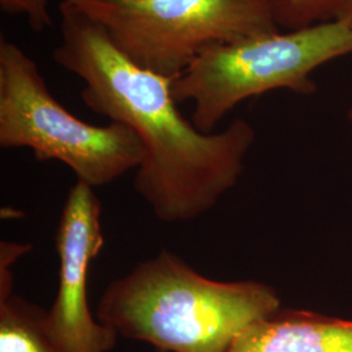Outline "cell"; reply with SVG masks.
I'll return each mask as SVG.
<instances>
[{
  "label": "cell",
  "mask_w": 352,
  "mask_h": 352,
  "mask_svg": "<svg viewBox=\"0 0 352 352\" xmlns=\"http://www.w3.org/2000/svg\"><path fill=\"white\" fill-rule=\"evenodd\" d=\"M101 215L93 187L77 180L56 230L59 282L55 300L45 314L47 331L64 352H109L118 338L89 309V270L104 243Z\"/></svg>",
  "instance_id": "8992f818"
},
{
  "label": "cell",
  "mask_w": 352,
  "mask_h": 352,
  "mask_svg": "<svg viewBox=\"0 0 352 352\" xmlns=\"http://www.w3.org/2000/svg\"><path fill=\"white\" fill-rule=\"evenodd\" d=\"M228 352H352V320L279 308L247 327Z\"/></svg>",
  "instance_id": "52a82bcc"
},
{
  "label": "cell",
  "mask_w": 352,
  "mask_h": 352,
  "mask_svg": "<svg viewBox=\"0 0 352 352\" xmlns=\"http://www.w3.org/2000/svg\"><path fill=\"white\" fill-rule=\"evenodd\" d=\"M336 19L343 20L352 25V0H344V3L340 7V12Z\"/></svg>",
  "instance_id": "7c38bea8"
},
{
  "label": "cell",
  "mask_w": 352,
  "mask_h": 352,
  "mask_svg": "<svg viewBox=\"0 0 352 352\" xmlns=\"http://www.w3.org/2000/svg\"><path fill=\"white\" fill-rule=\"evenodd\" d=\"M30 245L3 241L0 247V292L8 294L13 291L12 266L23 254L28 253Z\"/></svg>",
  "instance_id": "8fae6325"
},
{
  "label": "cell",
  "mask_w": 352,
  "mask_h": 352,
  "mask_svg": "<svg viewBox=\"0 0 352 352\" xmlns=\"http://www.w3.org/2000/svg\"><path fill=\"white\" fill-rule=\"evenodd\" d=\"M0 146L28 148L38 161H60L90 187L139 168L145 151L122 123L93 126L56 101L38 64L19 45L0 38Z\"/></svg>",
  "instance_id": "277c9868"
},
{
  "label": "cell",
  "mask_w": 352,
  "mask_h": 352,
  "mask_svg": "<svg viewBox=\"0 0 352 352\" xmlns=\"http://www.w3.org/2000/svg\"><path fill=\"white\" fill-rule=\"evenodd\" d=\"M103 28L113 46L144 69L176 77L218 43L270 34L266 0H63Z\"/></svg>",
  "instance_id": "5b68a950"
},
{
  "label": "cell",
  "mask_w": 352,
  "mask_h": 352,
  "mask_svg": "<svg viewBox=\"0 0 352 352\" xmlns=\"http://www.w3.org/2000/svg\"><path fill=\"white\" fill-rule=\"evenodd\" d=\"M1 11L10 14H23L33 32L41 33L52 26L49 0H0Z\"/></svg>",
  "instance_id": "30bf717a"
},
{
  "label": "cell",
  "mask_w": 352,
  "mask_h": 352,
  "mask_svg": "<svg viewBox=\"0 0 352 352\" xmlns=\"http://www.w3.org/2000/svg\"><path fill=\"white\" fill-rule=\"evenodd\" d=\"M347 116H349V120H350V123L352 124V106L351 109H350V111H349V115H347Z\"/></svg>",
  "instance_id": "4fadbf2b"
},
{
  "label": "cell",
  "mask_w": 352,
  "mask_h": 352,
  "mask_svg": "<svg viewBox=\"0 0 352 352\" xmlns=\"http://www.w3.org/2000/svg\"><path fill=\"white\" fill-rule=\"evenodd\" d=\"M279 29L294 30L337 17L344 0H266Z\"/></svg>",
  "instance_id": "9c48e42d"
},
{
  "label": "cell",
  "mask_w": 352,
  "mask_h": 352,
  "mask_svg": "<svg viewBox=\"0 0 352 352\" xmlns=\"http://www.w3.org/2000/svg\"><path fill=\"white\" fill-rule=\"evenodd\" d=\"M45 314L16 294L0 299V352H64L51 338Z\"/></svg>",
  "instance_id": "ba28073f"
},
{
  "label": "cell",
  "mask_w": 352,
  "mask_h": 352,
  "mask_svg": "<svg viewBox=\"0 0 352 352\" xmlns=\"http://www.w3.org/2000/svg\"><path fill=\"white\" fill-rule=\"evenodd\" d=\"M279 308L269 285L210 279L162 250L107 286L96 317L118 337L158 351L228 352L247 327Z\"/></svg>",
  "instance_id": "7a4b0ae2"
},
{
  "label": "cell",
  "mask_w": 352,
  "mask_h": 352,
  "mask_svg": "<svg viewBox=\"0 0 352 352\" xmlns=\"http://www.w3.org/2000/svg\"><path fill=\"white\" fill-rule=\"evenodd\" d=\"M62 42L55 63L84 82L81 100L98 115L129 126L145 157L135 189L164 223L201 217L232 188L256 133L236 119L221 132L204 133L186 119L173 96L174 77L132 63L101 25L60 0Z\"/></svg>",
  "instance_id": "6da1fadb"
},
{
  "label": "cell",
  "mask_w": 352,
  "mask_h": 352,
  "mask_svg": "<svg viewBox=\"0 0 352 352\" xmlns=\"http://www.w3.org/2000/svg\"><path fill=\"white\" fill-rule=\"evenodd\" d=\"M347 55H352V25L340 19L218 43L174 77L173 96L177 103L192 102L190 122L212 133L227 113L252 97L278 89L312 94L316 71Z\"/></svg>",
  "instance_id": "3957f363"
}]
</instances>
